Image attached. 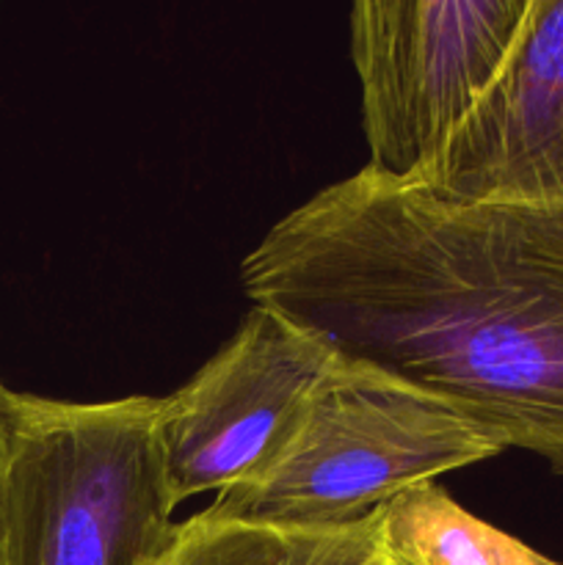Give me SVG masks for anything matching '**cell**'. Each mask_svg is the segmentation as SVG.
I'll return each mask as SVG.
<instances>
[{"label":"cell","instance_id":"obj_7","mask_svg":"<svg viewBox=\"0 0 563 565\" xmlns=\"http://www.w3.org/2000/svg\"><path fill=\"white\" fill-rule=\"evenodd\" d=\"M138 565H384L375 546V513L331 527H287L185 519L171 539Z\"/></svg>","mask_w":563,"mask_h":565},{"label":"cell","instance_id":"obj_3","mask_svg":"<svg viewBox=\"0 0 563 565\" xmlns=\"http://www.w3.org/2000/svg\"><path fill=\"white\" fill-rule=\"evenodd\" d=\"M502 447L439 397L357 359H334L279 450L215 494L213 519L331 527Z\"/></svg>","mask_w":563,"mask_h":565},{"label":"cell","instance_id":"obj_9","mask_svg":"<svg viewBox=\"0 0 563 565\" xmlns=\"http://www.w3.org/2000/svg\"><path fill=\"white\" fill-rule=\"evenodd\" d=\"M9 386L0 381V480H3V458H6V434H9Z\"/></svg>","mask_w":563,"mask_h":565},{"label":"cell","instance_id":"obj_2","mask_svg":"<svg viewBox=\"0 0 563 565\" xmlns=\"http://www.w3.org/2000/svg\"><path fill=\"white\" fill-rule=\"evenodd\" d=\"M160 397L9 392L0 565H138L171 539Z\"/></svg>","mask_w":563,"mask_h":565},{"label":"cell","instance_id":"obj_10","mask_svg":"<svg viewBox=\"0 0 563 565\" xmlns=\"http://www.w3.org/2000/svg\"><path fill=\"white\" fill-rule=\"evenodd\" d=\"M384 565H390V563H386V561H384Z\"/></svg>","mask_w":563,"mask_h":565},{"label":"cell","instance_id":"obj_6","mask_svg":"<svg viewBox=\"0 0 563 565\" xmlns=\"http://www.w3.org/2000/svg\"><path fill=\"white\" fill-rule=\"evenodd\" d=\"M417 185L563 215V0H533L500 77Z\"/></svg>","mask_w":563,"mask_h":565},{"label":"cell","instance_id":"obj_5","mask_svg":"<svg viewBox=\"0 0 563 565\" xmlns=\"http://www.w3.org/2000/svg\"><path fill=\"white\" fill-rule=\"evenodd\" d=\"M337 356L315 331L252 303L235 334L160 397V445L177 505L257 472Z\"/></svg>","mask_w":563,"mask_h":565},{"label":"cell","instance_id":"obj_1","mask_svg":"<svg viewBox=\"0 0 563 565\" xmlns=\"http://www.w3.org/2000/svg\"><path fill=\"white\" fill-rule=\"evenodd\" d=\"M241 287L563 475V215L364 166L276 221Z\"/></svg>","mask_w":563,"mask_h":565},{"label":"cell","instance_id":"obj_8","mask_svg":"<svg viewBox=\"0 0 563 565\" xmlns=\"http://www.w3.org/2000/svg\"><path fill=\"white\" fill-rule=\"evenodd\" d=\"M375 546L390 565H561L464 511L436 483L375 511Z\"/></svg>","mask_w":563,"mask_h":565},{"label":"cell","instance_id":"obj_4","mask_svg":"<svg viewBox=\"0 0 563 565\" xmlns=\"http://www.w3.org/2000/svg\"><path fill=\"white\" fill-rule=\"evenodd\" d=\"M533 0H359L351 58L368 169L417 182L500 77Z\"/></svg>","mask_w":563,"mask_h":565}]
</instances>
